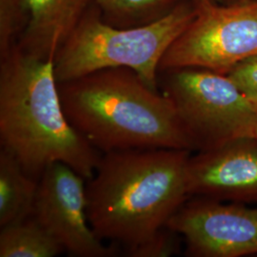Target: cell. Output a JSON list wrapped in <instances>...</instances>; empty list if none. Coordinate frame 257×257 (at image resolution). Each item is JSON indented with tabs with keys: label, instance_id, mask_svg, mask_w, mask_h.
<instances>
[{
	"label": "cell",
	"instance_id": "6da1fadb",
	"mask_svg": "<svg viewBox=\"0 0 257 257\" xmlns=\"http://www.w3.org/2000/svg\"><path fill=\"white\" fill-rule=\"evenodd\" d=\"M190 156L174 149L102 154L86 183L87 215L96 236L122 245L128 254L166 228L190 198Z\"/></svg>",
	"mask_w": 257,
	"mask_h": 257
},
{
	"label": "cell",
	"instance_id": "7a4b0ae2",
	"mask_svg": "<svg viewBox=\"0 0 257 257\" xmlns=\"http://www.w3.org/2000/svg\"><path fill=\"white\" fill-rule=\"evenodd\" d=\"M0 142L37 179L48 166L61 162L89 180L102 156L65 114L55 59L20 50L10 51L1 68Z\"/></svg>",
	"mask_w": 257,
	"mask_h": 257
},
{
	"label": "cell",
	"instance_id": "3957f363",
	"mask_svg": "<svg viewBox=\"0 0 257 257\" xmlns=\"http://www.w3.org/2000/svg\"><path fill=\"white\" fill-rule=\"evenodd\" d=\"M69 122L101 154L145 149L194 151L174 103L127 68L58 83Z\"/></svg>",
	"mask_w": 257,
	"mask_h": 257
},
{
	"label": "cell",
	"instance_id": "277c9868",
	"mask_svg": "<svg viewBox=\"0 0 257 257\" xmlns=\"http://www.w3.org/2000/svg\"><path fill=\"white\" fill-rule=\"evenodd\" d=\"M196 7L180 5L155 22L118 30L93 21L74 31L55 57L57 82H67L113 68H127L156 90L163 56L191 24Z\"/></svg>",
	"mask_w": 257,
	"mask_h": 257
},
{
	"label": "cell",
	"instance_id": "5b68a950",
	"mask_svg": "<svg viewBox=\"0 0 257 257\" xmlns=\"http://www.w3.org/2000/svg\"><path fill=\"white\" fill-rule=\"evenodd\" d=\"M171 72L163 93L174 103L194 151L257 136V105L227 74L195 68Z\"/></svg>",
	"mask_w": 257,
	"mask_h": 257
},
{
	"label": "cell",
	"instance_id": "8992f818",
	"mask_svg": "<svg viewBox=\"0 0 257 257\" xmlns=\"http://www.w3.org/2000/svg\"><path fill=\"white\" fill-rule=\"evenodd\" d=\"M191 24L169 48L159 70L186 68L226 74L257 55V1L223 5L198 0Z\"/></svg>",
	"mask_w": 257,
	"mask_h": 257
},
{
	"label": "cell",
	"instance_id": "52a82bcc",
	"mask_svg": "<svg viewBox=\"0 0 257 257\" xmlns=\"http://www.w3.org/2000/svg\"><path fill=\"white\" fill-rule=\"evenodd\" d=\"M193 257H243L257 254V208L244 203L195 197L188 199L167 226Z\"/></svg>",
	"mask_w": 257,
	"mask_h": 257
},
{
	"label": "cell",
	"instance_id": "ba28073f",
	"mask_svg": "<svg viewBox=\"0 0 257 257\" xmlns=\"http://www.w3.org/2000/svg\"><path fill=\"white\" fill-rule=\"evenodd\" d=\"M85 181L64 163L48 166L38 180L32 216L71 255L114 256L117 249L105 246L89 223Z\"/></svg>",
	"mask_w": 257,
	"mask_h": 257
},
{
	"label": "cell",
	"instance_id": "9c48e42d",
	"mask_svg": "<svg viewBox=\"0 0 257 257\" xmlns=\"http://www.w3.org/2000/svg\"><path fill=\"white\" fill-rule=\"evenodd\" d=\"M187 187L190 197L257 203V136L190 156Z\"/></svg>",
	"mask_w": 257,
	"mask_h": 257
},
{
	"label": "cell",
	"instance_id": "30bf717a",
	"mask_svg": "<svg viewBox=\"0 0 257 257\" xmlns=\"http://www.w3.org/2000/svg\"><path fill=\"white\" fill-rule=\"evenodd\" d=\"M31 22L23 54L55 59L60 44L73 33L74 22L86 0H25Z\"/></svg>",
	"mask_w": 257,
	"mask_h": 257
},
{
	"label": "cell",
	"instance_id": "8fae6325",
	"mask_svg": "<svg viewBox=\"0 0 257 257\" xmlns=\"http://www.w3.org/2000/svg\"><path fill=\"white\" fill-rule=\"evenodd\" d=\"M38 180L8 151H0V227L32 215Z\"/></svg>",
	"mask_w": 257,
	"mask_h": 257
},
{
	"label": "cell",
	"instance_id": "7c38bea8",
	"mask_svg": "<svg viewBox=\"0 0 257 257\" xmlns=\"http://www.w3.org/2000/svg\"><path fill=\"white\" fill-rule=\"evenodd\" d=\"M63 247L32 215L1 228L0 257H54Z\"/></svg>",
	"mask_w": 257,
	"mask_h": 257
},
{
	"label": "cell",
	"instance_id": "4fadbf2b",
	"mask_svg": "<svg viewBox=\"0 0 257 257\" xmlns=\"http://www.w3.org/2000/svg\"><path fill=\"white\" fill-rule=\"evenodd\" d=\"M226 74L247 98L257 105V55L239 62Z\"/></svg>",
	"mask_w": 257,
	"mask_h": 257
},
{
	"label": "cell",
	"instance_id": "5bb4252c",
	"mask_svg": "<svg viewBox=\"0 0 257 257\" xmlns=\"http://www.w3.org/2000/svg\"><path fill=\"white\" fill-rule=\"evenodd\" d=\"M175 231L167 227L146 243L142 244L127 255L134 257H166L171 256L178 252V242L175 238Z\"/></svg>",
	"mask_w": 257,
	"mask_h": 257
},
{
	"label": "cell",
	"instance_id": "9a60e30c",
	"mask_svg": "<svg viewBox=\"0 0 257 257\" xmlns=\"http://www.w3.org/2000/svg\"><path fill=\"white\" fill-rule=\"evenodd\" d=\"M100 5L115 12L136 13L164 4L168 0H96Z\"/></svg>",
	"mask_w": 257,
	"mask_h": 257
},
{
	"label": "cell",
	"instance_id": "2e32d148",
	"mask_svg": "<svg viewBox=\"0 0 257 257\" xmlns=\"http://www.w3.org/2000/svg\"><path fill=\"white\" fill-rule=\"evenodd\" d=\"M216 3L223 4V5H234V4H243V3H249L254 2L257 0H213Z\"/></svg>",
	"mask_w": 257,
	"mask_h": 257
},
{
	"label": "cell",
	"instance_id": "e0dca14e",
	"mask_svg": "<svg viewBox=\"0 0 257 257\" xmlns=\"http://www.w3.org/2000/svg\"><path fill=\"white\" fill-rule=\"evenodd\" d=\"M212 1H213V0H212Z\"/></svg>",
	"mask_w": 257,
	"mask_h": 257
}]
</instances>
